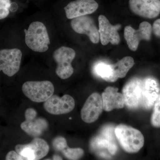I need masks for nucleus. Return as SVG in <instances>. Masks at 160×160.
Segmentation results:
<instances>
[{
  "mask_svg": "<svg viewBox=\"0 0 160 160\" xmlns=\"http://www.w3.org/2000/svg\"><path fill=\"white\" fill-rule=\"evenodd\" d=\"M19 49L0 50V71L9 77H12L19 70L22 58Z\"/></svg>",
  "mask_w": 160,
  "mask_h": 160,
  "instance_id": "7",
  "label": "nucleus"
},
{
  "mask_svg": "<svg viewBox=\"0 0 160 160\" xmlns=\"http://www.w3.org/2000/svg\"><path fill=\"white\" fill-rule=\"evenodd\" d=\"M26 45L32 51L43 52L49 49L50 39L46 26L42 22H34L24 30Z\"/></svg>",
  "mask_w": 160,
  "mask_h": 160,
  "instance_id": "2",
  "label": "nucleus"
},
{
  "mask_svg": "<svg viewBox=\"0 0 160 160\" xmlns=\"http://www.w3.org/2000/svg\"><path fill=\"white\" fill-rule=\"evenodd\" d=\"M113 126L103 127L100 133L93 138L91 142V148L93 150L106 149L111 155H114L118 150V146L114 137Z\"/></svg>",
  "mask_w": 160,
  "mask_h": 160,
  "instance_id": "10",
  "label": "nucleus"
},
{
  "mask_svg": "<svg viewBox=\"0 0 160 160\" xmlns=\"http://www.w3.org/2000/svg\"><path fill=\"white\" fill-rule=\"evenodd\" d=\"M6 160H26V158L18 153L16 151H11L9 152L6 155Z\"/></svg>",
  "mask_w": 160,
  "mask_h": 160,
  "instance_id": "24",
  "label": "nucleus"
},
{
  "mask_svg": "<svg viewBox=\"0 0 160 160\" xmlns=\"http://www.w3.org/2000/svg\"><path fill=\"white\" fill-rule=\"evenodd\" d=\"M74 99L69 95H64L60 97L52 95L44 103V109L48 113L55 115L69 113L74 109Z\"/></svg>",
  "mask_w": 160,
  "mask_h": 160,
  "instance_id": "8",
  "label": "nucleus"
},
{
  "mask_svg": "<svg viewBox=\"0 0 160 160\" xmlns=\"http://www.w3.org/2000/svg\"><path fill=\"white\" fill-rule=\"evenodd\" d=\"M76 56L74 50L69 47L62 46L53 52V59L57 63L56 73L62 79L69 78L73 74L74 69L72 62Z\"/></svg>",
  "mask_w": 160,
  "mask_h": 160,
  "instance_id": "4",
  "label": "nucleus"
},
{
  "mask_svg": "<svg viewBox=\"0 0 160 160\" xmlns=\"http://www.w3.org/2000/svg\"><path fill=\"white\" fill-rule=\"evenodd\" d=\"M159 85L153 78H146L142 80L141 106L146 109L151 108L159 95Z\"/></svg>",
  "mask_w": 160,
  "mask_h": 160,
  "instance_id": "16",
  "label": "nucleus"
},
{
  "mask_svg": "<svg viewBox=\"0 0 160 160\" xmlns=\"http://www.w3.org/2000/svg\"><path fill=\"white\" fill-rule=\"evenodd\" d=\"M95 0H76L70 2L64 8L66 16L69 19L93 13L98 8Z\"/></svg>",
  "mask_w": 160,
  "mask_h": 160,
  "instance_id": "15",
  "label": "nucleus"
},
{
  "mask_svg": "<svg viewBox=\"0 0 160 160\" xmlns=\"http://www.w3.org/2000/svg\"><path fill=\"white\" fill-rule=\"evenodd\" d=\"M53 160H62V158H61V157L59 156L58 155H55L53 156Z\"/></svg>",
  "mask_w": 160,
  "mask_h": 160,
  "instance_id": "27",
  "label": "nucleus"
},
{
  "mask_svg": "<svg viewBox=\"0 0 160 160\" xmlns=\"http://www.w3.org/2000/svg\"><path fill=\"white\" fill-rule=\"evenodd\" d=\"M9 13V8L7 6L0 5V20L8 17Z\"/></svg>",
  "mask_w": 160,
  "mask_h": 160,
  "instance_id": "26",
  "label": "nucleus"
},
{
  "mask_svg": "<svg viewBox=\"0 0 160 160\" xmlns=\"http://www.w3.org/2000/svg\"><path fill=\"white\" fill-rule=\"evenodd\" d=\"M94 71L97 75L106 82H113L118 79L114 75L111 65L104 62L97 63L94 67Z\"/></svg>",
  "mask_w": 160,
  "mask_h": 160,
  "instance_id": "20",
  "label": "nucleus"
},
{
  "mask_svg": "<svg viewBox=\"0 0 160 160\" xmlns=\"http://www.w3.org/2000/svg\"><path fill=\"white\" fill-rule=\"evenodd\" d=\"M114 132L122 149L129 153L138 152L144 146V136L137 129L122 124L115 127Z\"/></svg>",
  "mask_w": 160,
  "mask_h": 160,
  "instance_id": "1",
  "label": "nucleus"
},
{
  "mask_svg": "<svg viewBox=\"0 0 160 160\" xmlns=\"http://www.w3.org/2000/svg\"><path fill=\"white\" fill-rule=\"evenodd\" d=\"M52 145L53 149L57 151L62 152L68 146L66 139L62 136L55 138L52 141Z\"/></svg>",
  "mask_w": 160,
  "mask_h": 160,
  "instance_id": "23",
  "label": "nucleus"
},
{
  "mask_svg": "<svg viewBox=\"0 0 160 160\" xmlns=\"http://www.w3.org/2000/svg\"><path fill=\"white\" fill-rule=\"evenodd\" d=\"M134 61L133 58L127 56L123 58L115 64L111 65L114 75L118 78H123L126 76L129 69L133 67Z\"/></svg>",
  "mask_w": 160,
  "mask_h": 160,
  "instance_id": "19",
  "label": "nucleus"
},
{
  "mask_svg": "<svg viewBox=\"0 0 160 160\" xmlns=\"http://www.w3.org/2000/svg\"><path fill=\"white\" fill-rule=\"evenodd\" d=\"M142 80L138 78H132L123 87L125 105L129 109H137L141 106Z\"/></svg>",
  "mask_w": 160,
  "mask_h": 160,
  "instance_id": "9",
  "label": "nucleus"
},
{
  "mask_svg": "<svg viewBox=\"0 0 160 160\" xmlns=\"http://www.w3.org/2000/svg\"><path fill=\"white\" fill-rule=\"evenodd\" d=\"M22 90L32 102L40 103L45 102L53 94L54 87L49 81H28L23 84Z\"/></svg>",
  "mask_w": 160,
  "mask_h": 160,
  "instance_id": "3",
  "label": "nucleus"
},
{
  "mask_svg": "<svg viewBox=\"0 0 160 160\" xmlns=\"http://www.w3.org/2000/svg\"><path fill=\"white\" fill-rule=\"evenodd\" d=\"M48 126L47 120L36 117L32 118L26 119L21 124V128L30 136L38 138L46 131Z\"/></svg>",
  "mask_w": 160,
  "mask_h": 160,
  "instance_id": "18",
  "label": "nucleus"
},
{
  "mask_svg": "<svg viewBox=\"0 0 160 160\" xmlns=\"http://www.w3.org/2000/svg\"><path fill=\"white\" fill-rule=\"evenodd\" d=\"M103 109L102 96L97 92L90 95L81 110V118L87 123L94 122L98 118Z\"/></svg>",
  "mask_w": 160,
  "mask_h": 160,
  "instance_id": "13",
  "label": "nucleus"
},
{
  "mask_svg": "<svg viewBox=\"0 0 160 160\" xmlns=\"http://www.w3.org/2000/svg\"><path fill=\"white\" fill-rule=\"evenodd\" d=\"M64 155L69 160H78L84 154V151L81 148H71L68 146L62 151Z\"/></svg>",
  "mask_w": 160,
  "mask_h": 160,
  "instance_id": "21",
  "label": "nucleus"
},
{
  "mask_svg": "<svg viewBox=\"0 0 160 160\" xmlns=\"http://www.w3.org/2000/svg\"><path fill=\"white\" fill-rule=\"evenodd\" d=\"M72 28L79 34H86L92 42L98 44L100 41L99 32L92 18L83 16L72 19Z\"/></svg>",
  "mask_w": 160,
  "mask_h": 160,
  "instance_id": "11",
  "label": "nucleus"
},
{
  "mask_svg": "<svg viewBox=\"0 0 160 160\" xmlns=\"http://www.w3.org/2000/svg\"><path fill=\"white\" fill-rule=\"evenodd\" d=\"M152 31L156 37L160 38V19L156 20L153 23Z\"/></svg>",
  "mask_w": 160,
  "mask_h": 160,
  "instance_id": "25",
  "label": "nucleus"
},
{
  "mask_svg": "<svg viewBox=\"0 0 160 160\" xmlns=\"http://www.w3.org/2000/svg\"><path fill=\"white\" fill-rule=\"evenodd\" d=\"M99 32L100 40L103 46L109 43L113 45H118L120 42V37L118 30L121 28L120 24L113 26L109 22L105 16L101 15L98 17Z\"/></svg>",
  "mask_w": 160,
  "mask_h": 160,
  "instance_id": "14",
  "label": "nucleus"
},
{
  "mask_svg": "<svg viewBox=\"0 0 160 160\" xmlns=\"http://www.w3.org/2000/svg\"><path fill=\"white\" fill-rule=\"evenodd\" d=\"M151 124L156 128L160 127V93L154 103L151 118Z\"/></svg>",
  "mask_w": 160,
  "mask_h": 160,
  "instance_id": "22",
  "label": "nucleus"
},
{
  "mask_svg": "<svg viewBox=\"0 0 160 160\" xmlns=\"http://www.w3.org/2000/svg\"><path fill=\"white\" fill-rule=\"evenodd\" d=\"M132 13L148 19L154 18L160 13V0H129Z\"/></svg>",
  "mask_w": 160,
  "mask_h": 160,
  "instance_id": "12",
  "label": "nucleus"
},
{
  "mask_svg": "<svg viewBox=\"0 0 160 160\" xmlns=\"http://www.w3.org/2000/svg\"><path fill=\"white\" fill-rule=\"evenodd\" d=\"M117 88L108 87L102 93L103 109L107 112L115 109H122L125 105L122 94L118 92Z\"/></svg>",
  "mask_w": 160,
  "mask_h": 160,
  "instance_id": "17",
  "label": "nucleus"
},
{
  "mask_svg": "<svg viewBox=\"0 0 160 160\" xmlns=\"http://www.w3.org/2000/svg\"><path fill=\"white\" fill-rule=\"evenodd\" d=\"M152 26L148 22H142L138 29L136 30L130 26H126L124 29V38L129 49L132 51L137 50L140 42L142 40L151 39Z\"/></svg>",
  "mask_w": 160,
  "mask_h": 160,
  "instance_id": "6",
  "label": "nucleus"
},
{
  "mask_svg": "<svg viewBox=\"0 0 160 160\" xmlns=\"http://www.w3.org/2000/svg\"><path fill=\"white\" fill-rule=\"evenodd\" d=\"M15 149L18 153L26 158V160H38L47 155L49 147L45 140L35 138L29 144L16 145Z\"/></svg>",
  "mask_w": 160,
  "mask_h": 160,
  "instance_id": "5",
  "label": "nucleus"
}]
</instances>
